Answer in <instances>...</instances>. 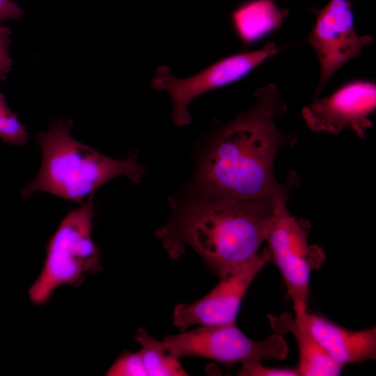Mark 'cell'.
<instances>
[{
    "mask_svg": "<svg viewBox=\"0 0 376 376\" xmlns=\"http://www.w3.org/2000/svg\"><path fill=\"white\" fill-rule=\"evenodd\" d=\"M254 95L251 109L210 138L186 195L273 203L297 182L294 174L286 184L279 183L274 173L279 150L297 139L295 132L285 133L276 125L287 103L274 84L258 88Z\"/></svg>",
    "mask_w": 376,
    "mask_h": 376,
    "instance_id": "cell-1",
    "label": "cell"
},
{
    "mask_svg": "<svg viewBox=\"0 0 376 376\" xmlns=\"http://www.w3.org/2000/svg\"><path fill=\"white\" fill-rule=\"evenodd\" d=\"M185 196L169 199L171 219L156 232L171 258L189 246L221 279L257 257L271 228L273 203Z\"/></svg>",
    "mask_w": 376,
    "mask_h": 376,
    "instance_id": "cell-2",
    "label": "cell"
},
{
    "mask_svg": "<svg viewBox=\"0 0 376 376\" xmlns=\"http://www.w3.org/2000/svg\"><path fill=\"white\" fill-rule=\"evenodd\" d=\"M69 119L52 122L49 129L36 135L42 152L36 178L22 191L27 198L45 191L81 204L108 181L123 175L132 182L143 177L145 167L132 153L124 159L110 158L72 138Z\"/></svg>",
    "mask_w": 376,
    "mask_h": 376,
    "instance_id": "cell-3",
    "label": "cell"
},
{
    "mask_svg": "<svg viewBox=\"0 0 376 376\" xmlns=\"http://www.w3.org/2000/svg\"><path fill=\"white\" fill-rule=\"evenodd\" d=\"M93 194L69 212L49 238L42 270L29 290L31 302L42 305L61 285L77 286L89 274L102 271L100 253L92 239Z\"/></svg>",
    "mask_w": 376,
    "mask_h": 376,
    "instance_id": "cell-4",
    "label": "cell"
},
{
    "mask_svg": "<svg viewBox=\"0 0 376 376\" xmlns=\"http://www.w3.org/2000/svg\"><path fill=\"white\" fill-rule=\"evenodd\" d=\"M289 194H280L273 203L267 248L283 276L294 309L307 308L310 274L321 266L324 254L318 246L308 244V223L288 211Z\"/></svg>",
    "mask_w": 376,
    "mask_h": 376,
    "instance_id": "cell-5",
    "label": "cell"
},
{
    "mask_svg": "<svg viewBox=\"0 0 376 376\" xmlns=\"http://www.w3.org/2000/svg\"><path fill=\"white\" fill-rule=\"evenodd\" d=\"M175 357H199L226 364L283 360L289 347L281 334H272L263 340L248 338L235 323L201 325L196 329L166 336L163 340Z\"/></svg>",
    "mask_w": 376,
    "mask_h": 376,
    "instance_id": "cell-6",
    "label": "cell"
},
{
    "mask_svg": "<svg viewBox=\"0 0 376 376\" xmlns=\"http://www.w3.org/2000/svg\"><path fill=\"white\" fill-rule=\"evenodd\" d=\"M280 51L276 44L269 42L262 48L227 56L198 73L185 79L175 77L166 65L159 66L151 81L157 91L165 90L173 103L172 119L177 126L189 125L191 117L188 111L190 102L207 92L235 83Z\"/></svg>",
    "mask_w": 376,
    "mask_h": 376,
    "instance_id": "cell-7",
    "label": "cell"
},
{
    "mask_svg": "<svg viewBox=\"0 0 376 376\" xmlns=\"http://www.w3.org/2000/svg\"><path fill=\"white\" fill-rule=\"evenodd\" d=\"M313 12L315 22L305 40L320 63V79L315 91L318 95L331 77L348 61L359 57L374 38L370 33L360 36L356 32L352 0H329Z\"/></svg>",
    "mask_w": 376,
    "mask_h": 376,
    "instance_id": "cell-8",
    "label": "cell"
},
{
    "mask_svg": "<svg viewBox=\"0 0 376 376\" xmlns=\"http://www.w3.org/2000/svg\"><path fill=\"white\" fill-rule=\"evenodd\" d=\"M375 109V83L357 79L344 84L328 96L314 98L301 113L312 132L339 134L350 130L364 139L373 126L370 116Z\"/></svg>",
    "mask_w": 376,
    "mask_h": 376,
    "instance_id": "cell-9",
    "label": "cell"
},
{
    "mask_svg": "<svg viewBox=\"0 0 376 376\" xmlns=\"http://www.w3.org/2000/svg\"><path fill=\"white\" fill-rule=\"evenodd\" d=\"M271 260L267 248L249 264L221 279L203 297L191 304L177 305L173 324L182 331L193 324L214 325L235 323L242 299L260 269Z\"/></svg>",
    "mask_w": 376,
    "mask_h": 376,
    "instance_id": "cell-10",
    "label": "cell"
},
{
    "mask_svg": "<svg viewBox=\"0 0 376 376\" xmlns=\"http://www.w3.org/2000/svg\"><path fill=\"white\" fill-rule=\"evenodd\" d=\"M294 311L295 315L306 322L324 350L340 365L375 359V327L362 331H350L322 316L309 313L307 309Z\"/></svg>",
    "mask_w": 376,
    "mask_h": 376,
    "instance_id": "cell-11",
    "label": "cell"
},
{
    "mask_svg": "<svg viewBox=\"0 0 376 376\" xmlns=\"http://www.w3.org/2000/svg\"><path fill=\"white\" fill-rule=\"evenodd\" d=\"M268 320L275 333L281 335L290 333L295 338L299 353L297 368L299 375L336 376L340 373L343 366L324 350L302 318L284 313L279 316L269 315Z\"/></svg>",
    "mask_w": 376,
    "mask_h": 376,
    "instance_id": "cell-12",
    "label": "cell"
},
{
    "mask_svg": "<svg viewBox=\"0 0 376 376\" xmlns=\"http://www.w3.org/2000/svg\"><path fill=\"white\" fill-rule=\"evenodd\" d=\"M288 15L276 0H245L230 13V23L242 46L249 47L279 30Z\"/></svg>",
    "mask_w": 376,
    "mask_h": 376,
    "instance_id": "cell-13",
    "label": "cell"
},
{
    "mask_svg": "<svg viewBox=\"0 0 376 376\" xmlns=\"http://www.w3.org/2000/svg\"><path fill=\"white\" fill-rule=\"evenodd\" d=\"M134 339L141 345L139 352L147 375H187L179 361V358L170 353L163 341L152 337L144 328L138 329Z\"/></svg>",
    "mask_w": 376,
    "mask_h": 376,
    "instance_id": "cell-14",
    "label": "cell"
},
{
    "mask_svg": "<svg viewBox=\"0 0 376 376\" xmlns=\"http://www.w3.org/2000/svg\"><path fill=\"white\" fill-rule=\"evenodd\" d=\"M26 126L13 113L0 93V139L18 146H24L28 140Z\"/></svg>",
    "mask_w": 376,
    "mask_h": 376,
    "instance_id": "cell-15",
    "label": "cell"
},
{
    "mask_svg": "<svg viewBox=\"0 0 376 376\" xmlns=\"http://www.w3.org/2000/svg\"><path fill=\"white\" fill-rule=\"evenodd\" d=\"M106 375L147 376L140 352H123L108 369Z\"/></svg>",
    "mask_w": 376,
    "mask_h": 376,
    "instance_id": "cell-16",
    "label": "cell"
},
{
    "mask_svg": "<svg viewBox=\"0 0 376 376\" xmlns=\"http://www.w3.org/2000/svg\"><path fill=\"white\" fill-rule=\"evenodd\" d=\"M238 375L243 376H297V369L273 368L263 366L260 361L242 363Z\"/></svg>",
    "mask_w": 376,
    "mask_h": 376,
    "instance_id": "cell-17",
    "label": "cell"
},
{
    "mask_svg": "<svg viewBox=\"0 0 376 376\" xmlns=\"http://www.w3.org/2000/svg\"><path fill=\"white\" fill-rule=\"evenodd\" d=\"M11 33L10 27L0 26V81L6 79V75L12 69L13 61L9 54Z\"/></svg>",
    "mask_w": 376,
    "mask_h": 376,
    "instance_id": "cell-18",
    "label": "cell"
},
{
    "mask_svg": "<svg viewBox=\"0 0 376 376\" xmlns=\"http://www.w3.org/2000/svg\"><path fill=\"white\" fill-rule=\"evenodd\" d=\"M23 15V10L12 0H0V22L16 19Z\"/></svg>",
    "mask_w": 376,
    "mask_h": 376,
    "instance_id": "cell-19",
    "label": "cell"
}]
</instances>
